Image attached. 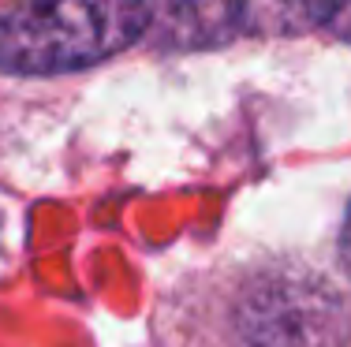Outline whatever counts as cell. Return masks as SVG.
<instances>
[{
	"label": "cell",
	"instance_id": "obj_1",
	"mask_svg": "<svg viewBox=\"0 0 351 347\" xmlns=\"http://www.w3.org/2000/svg\"><path fill=\"white\" fill-rule=\"evenodd\" d=\"M146 30L142 0H30L0 19V68L53 75L101 64Z\"/></svg>",
	"mask_w": 351,
	"mask_h": 347
},
{
	"label": "cell",
	"instance_id": "obj_2",
	"mask_svg": "<svg viewBox=\"0 0 351 347\" xmlns=\"http://www.w3.org/2000/svg\"><path fill=\"white\" fill-rule=\"evenodd\" d=\"M348 333L344 295L303 269L258 277L236 307L239 347H344Z\"/></svg>",
	"mask_w": 351,
	"mask_h": 347
},
{
	"label": "cell",
	"instance_id": "obj_3",
	"mask_svg": "<svg viewBox=\"0 0 351 347\" xmlns=\"http://www.w3.org/2000/svg\"><path fill=\"white\" fill-rule=\"evenodd\" d=\"M146 30L161 45H221L236 34V0H142Z\"/></svg>",
	"mask_w": 351,
	"mask_h": 347
},
{
	"label": "cell",
	"instance_id": "obj_4",
	"mask_svg": "<svg viewBox=\"0 0 351 347\" xmlns=\"http://www.w3.org/2000/svg\"><path fill=\"white\" fill-rule=\"evenodd\" d=\"M325 0H236V27L243 34H303L322 27Z\"/></svg>",
	"mask_w": 351,
	"mask_h": 347
},
{
	"label": "cell",
	"instance_id": "obj_5",
	"mask_svg": "<svg viewBox=\"0 0 351 347\" xmlns=\"http://www.w3.org/2000/svg\"><path fill=\"white\" fill-rule=\"evenodd\" d=\"M322 27L351 45V0H325V8H322Z\"/></svg>",
	"mask_w": 351,
	"mask_h": 347
},
{
	"label": "cell",
	"instance_id": "obj_6",
	"mask_svg": "<svg viewBox=\"0 0 351 347\" xmlns=\"http://www.w3.org/2000/svg\"><path fill=\"white\" fill-rule=\"evenodd\" d=\"M340 261H344V269H348V277H351V209H348L344 231H340Z\"/></svg>",
	"mask_w": 351,
	"mask_h": 347
}]
</instances>
